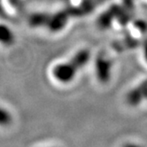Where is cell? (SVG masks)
<instances>
[{
  "mask_svg": "<svg viewBox=\"0 0 147 147\" xmlns=\"http://www.w3.org/2000/svg\"><path fill=\"white\" fill-rule=\"evenodd\" d=\"M13 36L10 29L3 25H0V43L9 45L13 42Z\"/></svg>",
  "mask_w": 147,
  "mask_h": 147,
  "instance_id": "cell-1",
  "label": "cell"
},
{
  "mask_svg": "<svg viewBox=\"0 0 147 147\" xmlns=\"http://www.w3.org/2000/svg\"><path fill=\"white\" fill-rule=\"evenodd\" d=\"M13 121V116L6 109L0 107V127L5 128L11 125Z\"/></svg>",
  "mask_w": 147,
  "mask_h": 147,
  "instance_id": "cell-2",
  "label": "cell"
},
{
  "mask_svg": "<svg viewBox=\"0 0 147 147\" xmlns=\"http://www.w3.org/2000/svg\"><path fill=\"white\" fill-rule=\"evenodd\" d=\"M122 147H144V146H142L141 144H136V143H127Z\"/></svg>",
  "mask_w": 147,
  "mask_h": 147,
  "instance_id": "cell-3",
  "label": "cell"
}]
</instances>
